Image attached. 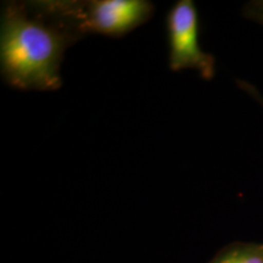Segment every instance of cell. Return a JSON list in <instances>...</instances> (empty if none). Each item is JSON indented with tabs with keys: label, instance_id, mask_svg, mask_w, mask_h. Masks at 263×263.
I'll use <instances>...</instances> for the list:
<instances>
[{
	"label": "cell",
	"instance_id": "5b68a950",
	"mask_svg": "<svg viewBox=\"0 0 263 263\" xmlns=\"http://www.w3.org/2000/svg\"><path fill=\"white\" fill-rule=\"evenodd\" d=\"M244 16L259 25H263V0L248 3L244 8Z\"/></svg>",
	"mask_w": 263,
	"mask_h": 263
},
{
	"label": "cell",
	"instance_id": "277c9868",
	"mask_svg": "<svg viewBox=\"0 0 263 263\" xmlns=\"http://www.w3.org/2000/svg\"><path fill=\"white\" fill-rule=\"evenodd\" d=\"M209 263H263V244H233Z\"/></svg>",
	"mask_w": 263,
	"mask_h": 263
},
{
	"label": "cell",
	"instance_id": "8992f818",
	"mask_svg": "<svg viewBox=\"0 0 263 263\" xmlns=\"http://www.w3.org/2000/svg\"><path fill=\"white\" fill-rule=\"evenodd\" d=\"M238 85L245 91V93H248L250 97L254 99L256 103H258L263 107V95L259 93L257 88H255L251 83H248V82H244V81H239Z\"/></svg>",
	"mask_w": 263,
	"mask_h": 263
},
{
	"label": "cell",
	"instance_id": "7a4b0ae2",
	"mask_svg": "<svg viewBox=\"0 0 263 263\" xmlns=\"http://www.w3.org/2000/svg\"><path fill=\"white\" fill-rule=\"evenodd\" d=\"M78 37L101 34L122 37L153 17L154 5L146 0L44 2Z\"/></svg>",
	"mask_w": 263,
	"mask_h": 263
},
{
	"label": "cell",
	"instance_id": "6da1fadb",
	"mask_svg": "<svg viewBox=\"0 0 263 263\" xmlns=\"http://www.w3.org/2000/svg\"><path fill=\"white\" fill-rule=\"evenodd\" d=\"M80 38L44 2L5 5L0 28L3 78L16 89L58 90L65 51Z\"/></svg>",
	"mask_w": 263,
	"mask_h": 263
},
{
	"label": "cell",
	"instance_id": "3957f363",
	"mask_svg": "<svg viewBox=\"0 0 263 263\" xmlns=\"http://www.w3.org/2000/svg\"><path fill=\"white\" fill-rule=\"evenodd\" d=\"M168 65L174 72L196 70L203 80H212L215 58L203 51L199 39V15L193 0H179L167 15Z\"/></svg>",
	"mask_w": 263,
	"mask_h": 263
}]
</instances>
